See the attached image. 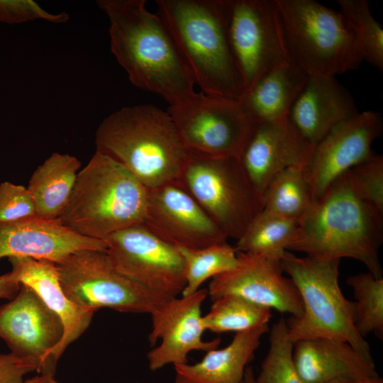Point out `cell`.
Here are the masks:
<instances>
[{
	"instance_id": "484cf974",
	"label": "cell",
	"mask_w": 383,
	"mask_h": 383,
	"mask_svg": "<svg viewBox=\"0 0 383 383\" xmlns=\"http://www.w3.org/2000/svg\"><path fill=\"white\" fill-rule=\"evenodd\" d=\"M297 221L262 209L234 246L237 252L281 260L296 233Z\"/></svg>"
},
{
	"instance_id": "f546056e",
	"label": "cell",
	"mask_w": 383,
	"mask_h": 383,
	"mask_svg": "<svg viewBox=\"0 0 383 383\" xmlns=\"http://www.w3.org/2000/svg\"><path fill=\"white\" fill-rule=\"evenodd\" d=\"M346 282L353 290L354 323L357 332L364 338L372 333L382 340L383 277H376L367 272L350 276Z\"/></svg>"
},
{
	"instance_id": "4fadbf2b",
	"label": "cell",
	"mask_w": 383,
	"mask_h": 383,
	"mask_svg": "<svg viewBox=\"0 0 383 383\" xmlns=\"http://www.w3.org/2000/svg\"><path fill=\"white\" fill-rule=\"evenodd\" d=\"M63 325L39 296L21 284L16 295L0 306V338L11 353L28 361L40 374L55 375L52 351L62 340Z\"/></svg>"
},
{
	"instance_id": "d6986e66",
	"label": "cell",
	"mask_w": 383,
	"mask_h": 383,
	"mask_svg": "<svg viewBox=\"0 0 383 383\" xmlns=\"http://www.w3.org/2000/svg\"><path fill=\"white\" fill-rule=\"evenodd\" d=\"M106 249L104 240L80 235L58 219L34 218L0 223V260L23 257L58 264L79 250Z\"/></svg>"
},
{
	"instance_id": "30bf717a",
	"label": "cell",
	"mask_w": 383,
	"mask_h": 383,
	"mask_svg": "<svg viewBox=\"0 0 383 383\" xmlns=\"http://www.w3.org/2000/svg\"><path fill=\"white\" fill-rule=\"evenodd\" d=\"M56 265L65 294L84 310L150 314L165 301L117 272L106 252L79 250Z\"/></svg>"
},
{
	"instance_id": "7a4b0ae2",
	"label": "cell",
	"mask_w": 383,
	"mask_h": 383,
	"mask_svg": "<svg viewBox=\"0 0 383 383\" xmlns=\"http://www.w3.org/2000/svg\"><path fill=\"white\" fill-rule=\"evenodd\" d=\"M382 216L357 196L346 172L297 221L296 233L287 251L322 260L352 258L376 277H382Z\"/></svg>"
},
{
	"instance_id": "e575fe53",
	"label": "cell",
	"mask_w": 383,
	"mask_h": 383,
	"mask_svg": "<svg viewBox=\"0 0 383 383\" xmlns=\"http://www.w3.org/2000/svg\"><path fill=\"white\" fill-rule=\"evenodd\" d=\"M35 20L60 24L69 20V15L48 12L33 0H0V22L18 24Z\"/></svg>"
},
{
	"instance_id": "ffe728a7",
	"label": "cell",
	"mask_w": 383,
	"mask_h": 383,
	"mask_svg": "<svg viewBox=\"0 0 383 383\" xmlns=\"http://www.w3.org/2000/svg\"><path fill=\"white\" fill-rule=\"evenodd\" d=\"M358 113L354 99L332 75H308L289 120L313 147L335 126Z\"/></svg>"
},
{
	"instance_id": "9a60e30c",
	"label": "cell",
	"mask_w": 383,
	"mask_h": 383,
	"mask_svg": "<svg viewBox=\"0 0 383 383\" xmlns=\"http://www.w3.org/2000/svg\"><path fill=\"white\" fill-rule=\"evenodd\" d=\"M208 296L206 289H199L189 296L173 297L160 304L150 315L152 329L148 335L150 346L160 344L147 354L149 369L158 370L172 364L188 363L194 350L208 352L221 344L219 338H203L201 305Z\"/></svg>"
},
{
	"instance_id": "7c38bea8",
	"label": "cell",
	"mask_w": 383,
	"mask_h": 383,
	"mask_svg": "<svg viewBox=\"0 0 383 383\" xmlns=\"http://www.w3.org/2000/svg\"><path fill=\"white\" fill-rule=\"evenodd\" d=\"M228 38L245 91L289 60L275 0H231Z\"/></svg>"
},
{
	"instance_id": "ac0fdd59",
	"label": "cell",
	"mask_w": 383,
	"mask_h": 383,
	"mask_svg": "<svg viewBox=\"0 0 383 383\" xmlns=\"http://www.w3.org/2000/svg\"><path fill=\"white\" fill-rule=\"evenodd\" d=\"M313 146L289 120L257 122L240 157L250 183L262 196L270 181L290 167H306Z\"/></svg>"
},
{
	"instance_id": "2e32d148",
	"label": "cell",
	"mask_w": 383,
	"mask_h": 383,
	"mask_svg": "<svg viewBox=\"0 0 383 383\" xmlns=\"http://www.w3.org/2000/svg\"><path fill=\"white\" fill-rule=\"evenodd\" d=\"M382 131L379 113L358 112L335 126L313 147L306 166L313 201L340 176L375 155L372 144Z\"/></svg>"
},
{
	"instance_id": "8d00e7d4",
	"label": "cell",
	"mask_w": 383,
	"mask_h": 383,
	"mask_svg": "<svg viewBox=\"0 0 383 383\" xmlns=\"http://www.w3.org/2000/svg\"><path fill=\"white\" fill-rule=\"evenodd\" d=\"M21 284L11 280L9 272L0 275V299H12L18 293Z\"/></svg>"
},
{
	"instance_id": "52a82bcc",
	"label": "cell",
	"mask_w": 383,
	"mask_h": 383,
	"mask_svg": "<svg viewBox=\"0 0 383 383\" xmlns=\"http://www.w3.org/2000/svg\"><path fill=\"white\" fill-rule=\"evenodd\" d=\"M339 260L299 257L286 251L281 258L285 272L296 287L304 311L287 321L289 337L297 341L319 338L349 343L370 354L369 343L354 323L353 301L347 299L338 284Z\"/></svg>"
},
{
	"instance_id": "8fae6325",
	"label": "cell",
	"mask_w": 383,
	"mask_h": 383,
	"mask_svg": "<svg viewBox=\"0 0 383 383\" xmlns=\"http://www.w3.org/2000/svg\"><path fill=\"white\" fill-rule=\"evenodd\" d=\"M104 240L117 272L163 301L182 294L186 285L182 255L143 223L118 231Z\"/></svg>"
},
{
	"instance_id": "d6a6232c",
	"label": "cell",
	"mask_w": 383,
	"mask_h": 383,
	"mask_svg": "<svg viewBox=\"0 0 383 383\" xmlns=\"http://www.w3.org/2000/svg\"><path fill=\"white\" fill-rule=\"evenodd\" d=\"M347 173L357 196L383 213V157L374 155Z\"/></svg>"
},
{
	"instance_id": "ab89813d",
	"label": "cell",
	"mask_w": 383,
	"mask_h": 383,
	"mask_svg": "<svg viewBox=\"0 0 383 383\" xmlns=\"http://www.w3.org/2000/svg\"><path fill=\"white\" fill-rule=\"evenodd\" d=\"M360 383H383V380L379 376L373 377L362 381Z\"/></svg>"
},
{
	"instance_id": "74e56055",
	"label": "cell",
	"mask_w": 383,
	"mask_h": 383,
	"mask_svg": "<svg viewBox=\"0 0 383 383\" xmlns=\"http://www.w3.org/2000/svg\"><path fill=\"white\" fill-rule=\"evenodd\" d=\"M22 383H59L53 374H39L34 377L23 381Z\"/></svg>"
},
{
	"instance_id": "603a6c76",
	"label": "cell",
	"mask_w": 383,
	"mask_h": 383,
	"mask_svg": "<svg viewBox=\"0 0 383 383\" xmlns=\"http://www.w3.org/2000/svg\"><path fill=\"white\" fill-rule=\"evenodd\" d=\"M268 331L267 324L236 333L227 346L206 352L201 361L174 365L175 383H240L262 337Z\"/></svg>"
},
{
	"instance_id": "4316f807",
	"label": "cell",
	"mask_w": 383,
	"mask_h": 383,
	"mask_svg": "<svg viewBox=\"0 0 383 383\" xmlns=\"http://www.w3.org/2000/svg\"><path fill=\"white\" fill-rule=\"evenodd\" d=\"M262 209L298 221L313 201L306 167H290L277 174L262 195Z\"/></svg>"
},
{
	"instance_id": "4dcf8cb0",
	"label": "cell",
	"mask_w": 383,
	"mask_h": 383,
	"mask_svg": "<svg viewBox=\"0 0 383 383\" xmlns=\"http://www.w3.org/2000/svg\"><path fill=\"white\" fill-rule=\"evenodd\" d=\"M353 30L364 60L383 70V28L373 17L367 0L336 1Z\"/></svg>"
},
{
	"instance_id": "f1b7e54d",
	"label": "cell",
	"mask_w": 383,
	"mask_h": 383,
	"mask_svg": "<svg viewBox=\"0 0 383 383\" xmlns=\"http://www.w3.org/2000/svg\"><path fill=\"white\" fill-rule=\"evenodd\" d=\"M177 249L184 263V296L197 292L207 279L232 270L238 262L237 250L227 242L201 249Z\"/></svg>"
},
{
	"instance_id": "3957f363",
	"label": "cell",
	"mask_w": 383,
	"mask_h": 383,
	"mask_svg": "<svg viewBox=\"0 0 383 383\" xmlns=\"http://www.w3.org/2000/svg\"><path fill=\"white\" fill-rule=\"evenodd\" d=\"M155 4L201 91L239 100L245 89L228 38L231 0H157Z\"/></svg>"
},
{
	"instance_id": "60d3db41",
	"label": "cell",
	"mask_w": 383,
	"mask_h": 383,
	"mask_svg": "<svg viewBox=\"0 0 383 383\" xmlns=\"http://www.w3.org/2000/svg\"><path fill=\"white\" fill-rule=\"evenodd\" d=\"M361 382L347 380V379H336V380H333L326 383H360Z\"/></svg>"
},
{
	"instance_id": "b9f144b4",
	"label": "cell",
	"mask_w": 383,
	"mask_h": 383,
	"mask_svg": "<svg viewBox=\"0 0 383 383\" xmlns=\"http://www.w3.org/2000/svg\"><path fill=\"white\" fill-rule=\"evenodd\" d=\"M135 383H138V382H135Z\"/></svg>"
},
{
	"instance_id": "6da1fadb",
	"label": "cell",
	"mask_w": 383,
	"mask_h": 383,
	"mask_svg": "<svg viewBox=\"0 0 383 383\" xmlns=\"http://www.w3.org/2000/svg\"><path fill=\"white\" fill-rule=\"evenodd\" d=\"M109 22L110 49L136 87L170 106L195 94V82L165 23L145 0H99Z\"/></svg>"
},
{
	"instance_id": "d4e9b609",
	"label": "cell",
	"mask_w": 383,
	"mask_h": 383,
	"mask_svg": "<svg viewBox=\"0 0 383 383\" xmlns=\"http://www.w3.org/2000/svg\"><path fill=\"white\" fill-rule=\"evenodd\" d=\"M80 161L67 153L53 152L32 174L27 189L38 218L58 219L74 189Z\"/></svg>"
},
{
	"instance_id": "ba28073f",
	"label": "cell",
	"mask_w": 383,
	"mask_h": 383,
	"mask_svg": "<svg viewBox=\"0 0 383 383\" xmlns=\"http://www.w3.org/2000/svg\"><path fill=\"white\" fill-rule=\"evenodd\" d=\"M179 182L228 238L238 240L262 209L238 158L189 154Z\"/></svg>"
},
{
	"instance_id": "836d02e7",
	"label": "cell",
	"mask_w": 383,
	"mask_h": 383,
	"mask_svg": "<svg viewBox=\"0 0 383 383\" xmlns=\"http://www.w3.org/2000/svg\"><path fill=\"white\" fill-rule=\"evenodd\" d=\"M38 218L33 199L23 185L0 184V223Z\"/></svg>"
},
{
	"instance_id": "7402d4cb",
	"label": "cell",
	"mask_w": 383,
	"mask_h": 383,
	"mask_svg": "<svg viewBox=\"0 0 383 383\" xmlns=\"http://www.w3.org/2000/svg\"><path fill=\"white\" fill-rule=\"evenodd\" d=\"M294 360L306 383H326L336 379L361 382L378 376L371 355L349 343L319 338L297 341Z\"/></svg>"
},
{
	"instance_id": "8992f818",
	"label": "cell",
	"mask_w": 383,
	"mask_h": 383,
	"mask_svg": "<svg viewBox=\"0 0 383 383\" xmlns=\"http://www.w3.org/2000/svg\"><path fill=\"white\" fill-rule=\"evenodd\" d=\"M289 60L307 75L335 76L364 60L340 11L314 0H275Z\"/></svg>"
},
{
	"instance_id": "83f0119b",
	"label": "cell",
	"mask_w": 383,
	"mask_h": 383,
	"mask_svg": "<svg viewBox=\"0 0 383 383\" xmlns=\"http://www.w3.org/2000/svg\"><path fill=\"white\" fill-rule=\"evenodd\" d=\"M271 318L272 309L228 294L213 301L202 319L205 331L222 333L250 331L267 325Z\"/></svg>"
},
{
	"instance_id": "1f68e13d",
	"label": "cell",
	"mask_w": 383,
	"mask_h": 383,
	"mask_svg": "<svg viewBox=\"0 0 383 383\" xmlns=\"http://www.w3.org/2000/svg\"><path fill=\"white\" fill-rule=\"evenodd\" d=\"M287 320L279 318L271 328L270 348L256 383H306L294 360V343L289 337Z\"/></svg>"
},
{
	"instance_id": "f35d334b",
	"label": "cell",
	"mask_w": 383,
	"mask_h": 383,
	"mask_svg": "<svg viewBox=\"0 0 383 383\" xmlns=\"http://www.w3.org/2000/svg\"><path fill=\"white\" fill-rule=\"evenodd\" d=\"M240 383H256L255 377L250 367H247Z\"/></svg>"
},
{
	"instance_id": "277c9868",
	"label": "cell",
	"mask_w": 383,
	"mask_h": 383,
	"mask_svg": "<svg viewBox=\"0 0 383 383\" xmlns=\"http://www.w3.org/2000/svg\"><path fill=\"white\" fill-rule=\"evenodd\" d=\"M96 150L124 165L147 189L179 181L189 153L168 111L123 107L99 125Z\"/></svg>"
},
{
	"instance_id": "e0dca14e",
	"label": "cell",
	"mask_w": 383,
	"mask_h": 383,
	"mask_svg": "<svg viewBox=\"0 0 383 383\" xmlns=\"http://www.w3.org/2000/svg\"><path fill=\"white\" fill-rule=\"evenodd\" d=\"M206 289L212 301L233 294L294 318L304 311L296 287L283 275L281 260L264 255L238 252L235 267L212 278Z\"/></svg>"
},
{
	"instance_id": "cb8c5ba5",
	"label": "cell",
	"mask_w": 383,
	"mask_h": 383,
	"mask_svg": "<svg viewBox=\"0 0 383 383\" xmlns=\"http://www.w3.org/2000/svg\"><path fill=\"white\" fill-rule=\"evenodd\" d=\"M308 75L290 60L262 75L239 99L257 122L287 120Z\"/></svg>"
},
{
	"instance_id": "44dd1931",
	"label": "cell",
	"mask_w": 383,
	"mask_h": 383,
	"mask_svg": "<svg viewBox=\"0 0 383 383\" xmlns=\"http://www.w3.org/2000/svg\"><path fill=\"white\" fill-rule=\"evenodd\" d=\"M9 260L11 264L10 279L31 288L62 321L63 335L52 353L57 362L67 346L88 328L94 313L80 308L66 296L56 263L23 257Z\"/></svg>"
},
{
	"instance_id": "9c48e42d",
	"label": "cell",
	"mask_w": 383,
	"mask_h": 383,
	"mask_svg": "<svg viewBox=\"0 0 383 383\" xmlns=\"http://www.w3.org/2000/svg\"><path fill=\"white\" fill-rule=\"evenodd\" d=\"M167 111L188 153L208 157L240 159L257 123L240 100L202 91Z\"/></svg>"
},
{
	"instance_id": "5b68a950",
	"label": "cell",
	"mask_w": 383,
	"mask_h": 383,
	"mask_svg": "<svg viewBox=\"0 0 383 383\" xmlns=\"http://www.w3.org/2000/svg\"><path fill=\"white\" fill-rule=\"evenodd\" d=\"M148 189L121 163L96 151L79 171L69 201L59 217L74 233L104 240L143 223Z\"/></svg>"
},
{
	"instance_id": "d590c367",
	"label": "cell",
	"mask_w": 383,
	"mask_h": 383,
	"mask_svg": "<svg viewBox=\"0 0 383 383\" xmlns=\"http://www.w3.org/2000/svg\"><path fill=\"white\" fill-rule=\"evenodd\" d=\"M35 371L28 361L20 359L11 353H0V383H22L23 377Z\"/></svg>"
},
{
	"instance_id": "5bb4252c",
	"label": "cell",
	"mask_w": 383,
	"mask_h": 383,
	"mask_svg": "<svg viewBox=\"0 0 383 383\" xmlns=\"http://www.w3.org/2000/svg\"><path fill=\"white\" fill-rule=\"evenodd\" d=\"M143 224L176 248L201 249L228 239L179 181L148 189Z\"/></svg>"
}]
</instances>
